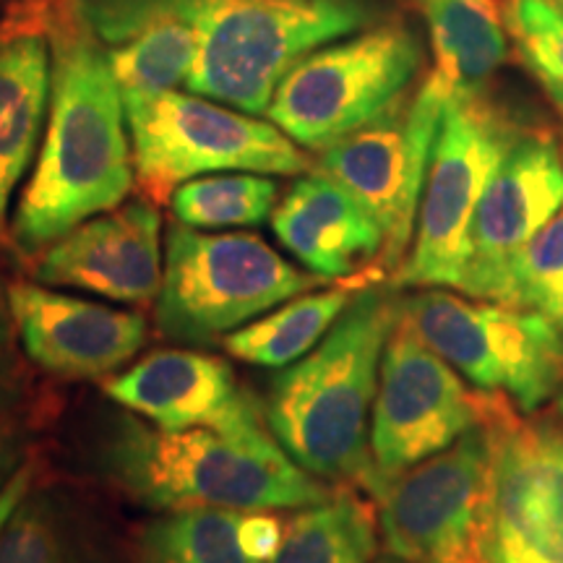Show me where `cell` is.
I'll use <instances>...</instances> for the list:
<instances>
[{
    "mask_svg": "<svg viewBox=\"0 0 563 563\" xmlns=\"http://www.w3.org/2000/svg\"><path fill=\"white\" fill-rule=\"evenodd\" d=\"M102 389L112 402L162 431L266 428L264 402L238 382L232 365L196 350L152 352L129 371L104 378Z\"/></svg>",
    "mask_w": 563,
    "mask_h": 563,
    "instance_id": "obj_17",
    "label": "cell"
},
{
    "mask_svg": "<svg viewBox=\"0 0 563 563\" xmlns=\"http://www.w3.org/2000/svg\"><path fill=\"white\" fill-rule=\"evenodd\" d=\"M378 514L352 488H334L285 522L269 563H371L378 551Z\"/></svg>",
    "mask_w": 563,
    "mask_h": 563,
    "instance_id": "obj_24",
    "label": "cell"
},
{
    "mask_svg": "<svg viewBox=\"0 0 563 563\" xmlns=\"http://www.w3.org/2000/svg\"><path fill=\"white\" fill-rule=\"evenodd\" d=\"M355 292L357 287L352 282L329 290L302 292L282 302L277 311L264 313L258 321L245 323L238 332L224 336V352L258 368H287L302 361L329 334Z\"/></svg>",
    "mask_w": 563,
    "mask_h": 563,
    "instance_id": "obj_23",
    "label": "cell"
},
{
    "mask_svg": "<svg viewBox=\"0 0 563 563\" xmlns=\"http://www.w3.org/2000/svg\"><path fill=\"white\" fill-rule=\"evenodd\" d=\"M272 230L308 272L329 282L355 277L384 253L382 224L342 183L316 167L272 211Z\"/></svg>",
    "mask_w": 563,
    "mask_h": 563,
    "instance_id": "obj_18",
    "label": "cell"
},
{
    "mask_svg": "<svg viewBox=\"0 0 563 563\" xmlns=\"http://www.w3.org/2000/svg\"><path fill=\"white\" fill-rule=\"evenodd\" d=\"M563 207V154L545 131H522L493 167L470 224V251L456 290L498 302L506 266Z\"/></svg>",
    "mask_w": 563,
    "mask_h": 563,
    "instance_id": "obj_14",
    "label": "cell"
},
{
    "mask_svg": "<svg viewBox=\"0 0 563 563\" xmlns=\"http://www.w3.org/2000/svg\"><path fill=\"white\" fill-rule=\"evenodd\" d=\"M87 462L104 485L152 511H295L334 490L306 473L269 426L241 433L162 431L139 415L121 412L91 435Z\"/></svg>",
    "mask_w": 563,
    "mask_h": 563,
    "instance_id": "obj_2",
    "label": "cell"
},
{
    "mask_svg": "<svg viewBox=\"0 0 563 563\" xmlns=\"http://www.w3.org/2000/svg\"><path fill=\"white\" fill-rule=\"evenodd\" d=\"M481 420L483 391L470 389L399 321L386 344L371 412L373 501L391 481L441 454Z\"/></svg>",
    "mask_w": 563,
    "mask_h": 563,
    "instance_id": "obj_13",
    "label": "cell"
},
{
    "mask_svg": "<svg viewBox=\"0 0 563 563\" xmlns=\"http://www.w3.org/2000/svg\"><path fill=\"white\" fill-rule=\"evenodd\" d=\"M26 391H30V373L11 311V285L0 277V420L16 412Z\"/></svg>",
    "mask_w": 563,
    "mask_h": 563,
    "instance_id": "obj_28",
    "label": "cell"
},
{
    "mask_svg": "<svg viewBox=\"0 0 563 563\" xmlns=\"http://www.w3.org/2000/svg\"><path fill=\"white\" fill-rule=\"evenodd\" d=\"M555 405H559V415H563V391L559 394V399H555Z\"/></svg>",
    "mask_w": 563,
    "mask_h": 563,
    "instance_id": "obj_32",
    "label": "cell"
},
{
    "mask_svg": "<svg viewBox=\"0 0 563 563\" xmlns=\"http://www.w3.org/2000/svg\"><path fill=\"white\" fill-rule=\"evenodd\" d=\"M11 311L26 361L63 382H100L144 347L150 323L136 311L11 282Z\"/></svg>",
    "mask_w": 563,
    "mask_h": 563,
    "instance_id": "obj_15",
    "label": "cell"
},
{
    "mask_svg": "<svg viewBox=\"0 0 563 563\" xmlns=\"http://www.w3.org/2000/svg\"><path fill=\"white\" fill-rule=\"evenodd\" d=\"M553 3H555V5H559V9L563 11V0H553Z\"/></svg>",
    "mask_w": 563,
    "mask_h": 563,
    "instance_id": "obj_34",
    "label": "cell"
},
{
    "mask_svg": "<svg viewBox=\"0 0 563 563\" xmlns=\"http://www.w3.org/2000/svg\"><path fill=\"white\" fill-rule=\"evenodd\" d=\"M399 316L402 298L391 282L361 287L329 334L269 382L266 426L319 481L373 490L371 412Z\"/></svg>",
    "mask_w": 563,
    "mask_h": 563,
    "instance_id": "obj_3",
    "label": "cell"
},
{
    "mask_svg": "<svg viewBox=\"0 0 563 563\" xmlns=\"http://www.w3.org/2000/svg\"><path fill=\"white\" fill-rule=\"evenodd\" d=\"M435 55L433 74L456 91H485L509 58L501 0H415Z\"/></svg>",
    "mask_w": 563,
    "mask_h": 563,
    "instance_id": "obj_22",
    "label": "cell"
},
{
    "mask_svg": "<svg viewBox=\"0 0 563 563\" xmlns=\"http://www.w3.org/2000/svg\"><path fill=\"white\" fill-rule=\"evenodd\" d=\"M133 170L144 199L170 201L183 183L214 173L302 175L313 162L269 118L201 95L123 91Z\"/></svg>",
    "mask_w": 563,
    "mask_h": 563,
    "instance_id": "obj_6",
    "label": "cell"
},
{
    "mask_svg": "<svg viewBox=\"0 0 563 563\" xmlns=\"http://www.w3.org/2000/svg\"><path fill=\"white\" fill-rule=\"evenodd\" d=\"M493 441L481 420L376 498L384 553L402 563H488Z\"/></svg>",
    "mask_w": 563,
    "mask_h": 563,
    "instance_id": "obj_10",
    "label": "cell"
},
{
    "mask_svg": "<svg viewBox=\"0 0 563 563\" xmlns=\"http://www.w3.org/2000/svg\"><path fill=\"white\" fill-rule=\"evenodd\" d=\"M493 441L488 563H563V415L483 391Z\"/></svg>",
    "mask_w": 563,
    "mask_h": 563,
    "instance_id": "obj_12",
    "label": "cell"
},
{
    "mask_svg": "<svg viewBox=\"0 0 563 563\" xmlns=\"http://www.w3.org/2000/svg\"><path fill=\"white\" fill-rule=\"evenodd\" d=\"M45 21L53 47L51 110L9 228L13 251L32 262L76 224L121 207L136 183L123 89L104 47L63 0Z\"/></svg>",
    "mask_w": 563,
    "mask_h": 563,
    "instance_id": "obj_1",
    "label": "cell"
},
{
    "mask_svg": "<svg viewBox=\"0 0 563 563\" xmlns=\"http://www.w3.org/2000/svg\"><path fill=\"white\" fill-rule=\"evenodd\" d=\"M563 292V207L506 266L498 302L543 313Z\"/></svg>",
    "mask_w": 563,
    "mask_h": 563,
    "instance_id": "obj_27",
    "label": "cell"
},
{
    "mask_svg": "<svg viewBox=\"0 0 563 563\" xmlns=\"http://www.w3.org/2000/svg\"><path fill=\"white\" fill-rule=\"evenodd\" d=\"M285 522L269 511L173 509L133 532L131 563H269Z\"/></svg>",
    "mask_w": 563,
    "mask_h": 563,
    "instance_id": "obj_20",
    "label": "cell"
},
{
    "mask_svg": "<svg viewBox=\"0 0 563 563\" xmlns=\"http://www.w3.org/2000/svg\"><path fill=\"white\" fill-rule=\"evenodd\" d=\"M157 203L136 199L76 224L34 258L32 277L47 287H74L100 298L152 306L162 287Z\"/></svg>",
    "mask_w": 563,
    "mask_h": 563,
    "instance_id": "obj_16",
    "label": "cell"
},
{
    "mask_svg": "<svg viewBox=\"0 0 563 563\" xmlns=\"http://www.w3.org/2000/svg\"><path fill=\"white\" fill-rule=\"evenodd\" d=\"M452 91L439 76L391 104L384 115L319 152L316 170L342 183L384 230L378 274L402 266L439 139L443 104Z\"/></svg>",
    "mask_w": 563,
    "mask_h": 563,
    "instance_id": "obj_11",
    "label": "cell"
},
{
    "mask_svg": "<svg viewBox=\"0 0 563 563\" xmlns=\"http://www.w3.org/2000/svg\"><path fill=\"white\" fill-rule=\"evenodd\" d=\"M196 30L186 87L266 115L274 91L319 47L386 21L378 0H157Z\"/></svg>",
    "mask_w": 563,
    "mask_h": 563,
    "instance_id": "obj_4",
    "label": "cell"
},
{
    "mask_svg": "<svg viewBox=\"0 0 563 563\" xmlns=\"http://www.w3.org/2000/svg\"><path fill=\"white\" fill-rule=\"evenodd\" d=\"M426 51L402 19H386L306 55L274 91L266 118L321 152L410 95Z\"/></svg>",
    "mask_w": 563,
    "mask_h": 563,
    "instance_id": "obj_8",
    "label": "cell"
},
{
    "mask_svg": "<svg viewBox=\"0 0 563 563\" xmlns=\"http://www.w3.org/2000/svg\"><path fill=\"white\" fill-rule=\"evenodd\" d=\"M378 563H402V561H397V559H391V555H384V559H382V561H378Z\"/></svg>",
    "mask_w": 563,
    "mask_h": 563,
    "instance_id": "obj_33",
    "label": "cell"
},
{
    "mask_svg": "<svg viewBox=\"0 0 563 563\" xmlns=\"http://www.w3.org/2000/svg\"><path fill=\"white\" fill-rule=\"evenodd\" d=\"M0 563H131L129 548L66 485L26 490L0 530Z\"/></svg>",
    "mask_w": 563,
    "mask_h": 563,
    "instance_id": "obj_21",
    "label": "cell"
},
{
    "mask_svg": "<svg viewBox=\"0 0 563 563\" xmlns=\"http://www.w3.org/2000/svg\"><path fill=\"white\" fill-rule=\"evenodd\" d=\"M277 203V180L262 173L201 175L170 196L175 220L196 230L256 228L272 220Z\"/></svg>",
    "mask_w": 563,
    "mask_h": 563,
    "instance_id": "obj_25",
    "label": "cell"
},
{
    "mask_svg": "<svg viewBox=\"0 0 563 563\" xmlns=\"http://www.w3.org/2000/svg\"><path fill=\"white\" fill-rule=\"evenodd\" d=\"M561 154H563V152H561Z\"/></svg>",
    "mask_w": 563,
    "mask_h": 563,
    "instance_id": "obj_35",
    "label": "cell"
},
{
    "mask_svg": "<svg viewBox=\"0 0 563 563\" xmlns=\"http://www.w3.org/2000/svg\"><path fill=\"white\" fill-rule=\"evenodd\" d=\"M501 13L519 58L563 110V11L553 0H501Z\"/></svg>",
    "mask_w": 563,
    "mask_h": 563,
    "instance_id": "obj_26",
    "label": "cell"
},
{
    "mask_svg": "<svg viewBox=\"0 0 563 563\" xmlns=\"http://www.w3.org/2000/svg\"><path fill=\"white\" fill-rule=\"evenodd\" d=\"M329 279L298 269L253 232L167 230L154 323L165 340L214 344Z\"/></svg>",
    "mask_w": 563,
    "mask_h": 563,
    "instance_id": "obj_5",
    "label": "cell"
},
{
    "mask_svg": "<svg viewBox=\"0 0 563 563\" xmlns=\"http://www.w3.org/2000/svg\"><path fill=\"white\" fill-rule=\"evenodd\" d=\"M543 316H548V319H551L553 327L559 329L561 336H563V292L559 295V298H555V300L551 302V306L545 308Z\"/></svg>",
    "mask_w": 563,
    "mask_h": 563,
    "instance_id": "obj_31",
    "label": "cell"
},
{
    "mask_svg": "<svg viewBox=\"0 0 563 563\" xmlns=\"http://www.w3.org/2000/svg\"><path fill=\"white\" fill-rule=\"evenodd\" d=\"M399 321L477 391L506 394L522 412L563 391V336L540 311L422 287L402 298Z\"/></svg>",
    "mask_w": 563,
    "mask_h": 563,
    "instance_id": "obj_7",
    "label": "cell"
},
{
    "mask_svg": "<svg viewBox=\"0 0 563 563\" xmlns=\"http://www.w3.org/2000/svg\"><path fill=\"white\" fill-rule=\"evenodd\" d=\"M53 91V47L34 26L0 30V241L9 209L45 131Z\"/></svg>",
    "mask_w": 563,
    "mask_h": 563,
    "instance_id": "obj_19",
    "label": "cell"
},
{
    "mask_svg": "<svg viewBox=\"0 0 563 563\" xmlns=\"http://www.w3.org/2000/svg\"><path fill=\"white\" fill-rule=\"evenodd\" d=\"M30 435L19 420L3 418L0 420V490L11 483V477L19 473L21 464L30 460Z\"/></svg>",
    "mask_w": 563,
    "mask_h": 563,
    "instance_id": "obj_29",
    "label": "cell"
},
{
    "mask_svg": "<svg viewBox=\"0 0 563 563\" xmlns=\"http://www.w3.org/2000/svg\"><path fill=\"white\" fill-rule=\"evenodd\" d=\"M37 477H40V464L30 456V460L21 464L19 473L11 477V483L0 490V530H3V525L9 522L13 509H16L19 501L26 496V490L32 488Z\"/></svg>",
    "mask_w": 563,
    "mask_h": 563,
    "instance_id": "obj_30",
    "label": "cell"
},
{
    "mask_svg": "<svg viewBox=\"0 0 563 563\" xmlns=\"http://www.w3.org/2000/svg\"><path fill=\"white\" fill-rule=\"evenodd\" d=\"M517 133L519 125L485 91L449 95L422 188L412 249L389 279L397 290L460 287L477 201Z\"/></svg>",
    "mask_w": 563,
    "mask_h": 563,
    "instance_id": "obj_9",
    "label": "cell"
}]
</instances>
